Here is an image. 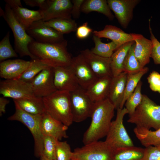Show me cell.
<instances>
[{
  "label": "cell",
  "mask_w": 160,
  "mask_h": 160,
  "mask_svg": "<svg viewBox=\"0 0 160 160\" xmlns=\"http://www.w3.org/2000/svg\"><path fill=\"white\" fill-rule=\"evenodd\" d=\"M115 109L108 98L95 103L90 117V124L83 135V142L84 145L98 141L106 136Z\"/></svg>",
  "instance_id": "cell-1"
},
{
  "label": "cell",
  "mask_w": 160,
  "mask_h": 160,
  "mask_svg": "<svg viewBox=\"0 0 160 160\" xmlns=\"http://www.w3.org/2000/svg\"><path fill=\"white\" fill-rule=\"evenodd\" d=\"M67 42L63 40L56 43H43L34 40L29 45L32 54L50 67L69 66L72 57L67 48Z\"/></svg>",
  "instance_id": "cell-2"
},
{
  "label": "cell",
  "mask_w": 160,
  "mask_h": 160,
  "mask_svg": "<svg viewBox=\"0 0 160 160\" xmlns=\"http://www.w3.org/2000/svg\"><path fill=\"white\" fill-rule=\"evenodd\" d=\"M43 99L46 113L68 127L72 124L70 92L57 90Z\"/></svg>",
  "instance_id": "cell-3"
},
{
  "label": "cell",
  "mask_w": 160,
  "mask_h": 160,
  "mask_svg": "<svg viewBox=\"0 0 160 160\" xmlns=\"http://www.w3.org/2000/svg\"><path fill=\"white\" fill-rule=\"evenodd\" d=\"M127 122L135 124L138 128L159 129L160 128V105L143 95L142 102L134 113L129 116Z\"/></svg>",
  "instance_id": "cell-4"
},
{
  "label": "cell",
  "mask_w": 160,
  "mask_h": 160,
  "mask_svg": "<svg viewBox=\"0 0 160 160\" xmlns=\"http://www.w3.org/2000/svg\"><path fill=\"white\" fill-rule=\"evenodd\" d=\"M0 9V15L6 22L13 33L15 51L20 57L28 56L32 60L37 58L31 53L28 48L29 44L34 40L17 19L10 7L6 4L4 11Z\"/></svg>",
  "instance_id": "cell-5"
},
{
  "label": "cell",
  "mask_w": 160,
  "mask_h": 160,
  "mask_svg": "<svg viewBox=\"0 0 160 160\" xmlns=\"http://www.w3.org/2000/svg\"><path fill=\"white\" fill-rule=\"evenodd\" d=\"M15 106V112L9 117L8 120L19 121L29 129L32 134L34 142V153L37 157L42 155L44 136L42 133L40 121L42 115H34L23 111L17 103L13 100Z\"/></svg>",
  "instance_id": "cell-6"
},
{
  "label": "cell",
  "mask_w": 160,
  "mask_h": 160,
  "mask_svg": "<svg viewBox=\"0 0 160 160\" xmlns=\"http://www.w3.org/2000/svg\"><path fill=\"white\" fill-rule=\"evenodd\" d=\"M124 107L117 109L115 119L112 121L105 141L113 150L134 146L123 124L124 116L128 114Z\"/></svg>",
  "instance_id": "cell-7"
},
{
  "label": "cell",
  "mask_w": 160,
  "mask_h": 160,
  "mask_svg": "<svg viewBox=\"0 0 160 160\" xmlns=\"http://www.w3.org/2000/svg\"><path fill=\"white\" fill-rule=\"evenodd\" d=\"M114 151L105 141H95L75 149L72 159L112 160Z\"/></svg>",
  "instance_id": "cell-8"
},
{
  "label": "cell",
  "mask_w": 160,
  "mask_h": 160,
  "mask_svg": "<svg viewBox=\"0 0 160 160\" xmlns=\"http://www.w3.org/2000/svg\"><path fill=\"white\" fill-rule=\"evenodd\" d=\"M73 122H80L90 117L95 104L80 87L70 92Z\"/></svg>",
  "instance_id": "cell-9"
},
{
  "label": "cell",
  "mask_w": 160,
  "mask_h": 160,
  "mask_svg": "<svg viewBox=\"0 0 160 160\" xmlns=\"http://www.w3.org/2000/svg\"><path fill=\"white\" fill-rule=\"evenodd\" d=\"M0 94L13 100L31 98L36 97L31 83L20 79H5L0 81Z\"/></svg>",
  "instance_id": "cell-10"
},
{
  "label": "cell",
  "mask_w": 160,
  "mask_h": 160,
  "mask_svg": "<svg viewBox=\"0 0 160 160\" xmlns=\"http://www.w3.org/2000/svg\"><path fill=\"white\" fill-rule=\"evenodd\" d=\"M72 3L70 0H45L39 8L44 22L56 18H71Z\"/></svg>",
  "instance_id": "cell-11"
},
{
  "label": "cell",
  "mask_w": 160,
  "mask_h": 160,
  "mask_svg": "<svg viewBox=\"0 0 160 160\" xmlns=\"http://www.w3.org/2000/svg\"><path fill=\"white\" fill-rule=\"evenodd\" d=\"M26 31L35 41L39 43H56L64 39L63 34L47 25L42 20L33 23Z\"/></svg>",
  "instance_id": "cell-12"
},
{
  "label": "cell",
  "mask_w": 160,
  "mask_h": 160,
  "mask_svg": "<svg viewBox=\"0 0 160 160\" xmlns=\"http://www.w3.org/2000/svg\"><path fill=\"white\" fill-rule=\"evenodd\" d=\"M69 66L73 72L80 86L85 90L98 78L80 53L72 57Z\"/></svg>",
  "instance_id": "cell-13"
},
{
  "label": "cell",
  "mask_w": 160,
  "mask_h": 160,
  "mask_svg": "<svg viewBox=\"0 0 160 160\" xmlns=\"http://www.w3.org/2000/svg\"><path fill=\"white\" fill-rule=\"evenodd\" d=\"M53 68L49 67L39 73L31 82L34 95L37 97H46L55 92Z\"/></svg>",
  "instance_id": "cell-14"
},
{
  "label": "cell",
  "mask_w": 160,
  "mask_h": 160,
  "mask_svg": "<svg viewBox=\"0 0 160 160\" xmlns=\"http://www.w3.org/2000/svg\"><path fill=\"white\" fill-rule=\"evenodd\" d=\"M108 4L111 10L120 25L127 28L133 18V11L140 0H108Z\"/></svg>",
  "instance_id": "cell-15"
},
{
  "label": "cell",
  "mask_w": 160,
  "mask_h": 160,
  "mask_svg": "<svg viewBox=\"0 0 160 160\" xmlns=\"http://www.w3.org/2000/svg\"><path fill=\"white\" fill-rule=\"evenodd\" d=\"M54 81L57 90L73 92L80 86L70 66L53 68Z\"/></svg>",
  "instance_id": "cell-16"
},
{
  "label": "cell",
  "mask_w": 160,
  "mask_h": 160,
  "mask_svg": "<svg viewBox=\"0 0 160 160\" xmlns=\"http://www.w3.org/2000/svg\"><path fill=\"white\" fill-rule=\"evenodd\" d=\"M93 72L98 78L109 76L112 77L111 58L100 56L88 49L80 52Z\"/></svg>",
  "instance_id": "cell-17"
},
{
  "label": "cell",
  "mask_w": 160,
  "mask_h": 160,
  "mask_svg": "<svg viewBox=\"0 0 160 160\" xmlns=\"http://www.w3.org/2000/svg\"><path fill=\"white\" fill-rule=\"evenodd\" d=\"M93 35L100 38L109 39L116 45L118 49L127 42L135 41L140 34L128 33L118 27L110 25H106L102 30L95 31L92 32Z\"/></svg>",
  "instance_id": "cell-18"
},
{
  "label": "cell",
  "mask_w": 160,
  "mask_h": 160,
  "mask_svg": "<svg viewBox=\"0 0 160 160\" xmlns=\"http://www.w3.org/2000/svg\"><path fill=\"white\" fill-rule=\"evenodd\" d=\"M31 62L21 59L2 61L0 63V76L5 79H19Z\"/></svg>",
  "instance_id": "cell-19"
},
{
  "label": "cell",
  "mask_w": 160,
  "mask_h": 160,
  "mask_svg": "<svg viewBox=\"0 0 160 160\" xmlns=\"http://www.w3.org/2000/svg\"><path fill=\"white\" fill-rule=\"evenodd\" d=\"M40 127L43 136H51L59 141L68 137L66 131L68 127L46 112L42 116Z\"/></svg>",
  "instance_id": "cell-20"
},
{
  "label": "cell",
  "mask_w": 160,
  "mask_h": 160,
  "mask_svg": "<svg viewBox=\"0 0 160 160\" xmlns=\"http://www.w3.org/2000/svg\"><path fill=\"white\" fill-rule=\"evenodd\" d=\"M127 73L123 72L112 78L108 98L115 109L123 108V101L127 80Z\"/></svg>",
  "instance_id": "cell-21"
},
{
  "label": "cell",
  "mask_w": 160,
  "mask_h": 160,
  "mask_svg": "<svg viewBox=\"0 0 160 160\" xmlns=\"http://www.w3.org/2000/svg\"><path fill=\"white\" fill-rule=\"evenodd\" d=\"M112 78L109 76L98 78L85 90L87 94L94 102L108 98Z\"/></svg>",
  "instance_id": "cell-22"
},
{
  "label": "cell",
  "mask_w": 160,
  "mask_h": 160,
  "mask_svg": "<svg viewBox=\"0 0 160 160\" xmlns=\"http://www.w3.org/2000/svg\"><path fill=\"white\" fill-rule=\"evenodd\" d=\"M135 41L134 54L142 67L144 68L150 62L153 47L152 42L140 34Z\"/></svg>",
  "instance_id": "cell-23"
},
{
  "label": "cell",
  "mask_w": 160,
  "mask_h": 160,
  "mask_svg": "<svg viewBox=\"0 0 160 160\" xmlns=\"http://www.w3.org/2000/svg\"><path fill=\"white\" fill-rule=\"evenodd\" d=\"M10 7L17 19L26 30L33 23L42 19L39 9L32 10L19 6Z\"/></svg>",
  "instance_id": "cell-24"
},
{
  "label": "cell",
  "mask_w": 160,
  "mask_h": 160,
  "mask_svg": "<svg viewBox=\"0 0 160 160\" xmlns=\"http://www.w3.org/2000/svg\"><path fill=\"white\" fill-rule=\"evenodd\" d=\"M135 41L124 44L118 48L111 57V66L112 77L123 72V64L127 54Z\"/></svg>",
  "instance_id": "cell-25"
},
{
  "label": "cell",
  "mask_w": 160,
  "mask_h": 160,
  "mask_svg": "<svg viewBox=\"0 0 160 160\" xmlns=\"http://www.w3.org/2000/svg\"><path fill=\"white\" fill-rule=\"evenodd\" d=\"M106 0H86L82 4L81 11L85 13L96 12L103 14L110 20H113L114 16Z\"/></svg>",
  "instance_id": "cell-26"
},
{
  "label": "cell",
  "mask_w": 160,
  "mask_h": 160,
  "mask_svg": "<svg viewBox=\"0 0 160 160\" xmlns=\"http://www.w3.org/2000/svg\"><path fill=\"white\" fill-rule=\"evenodd\" d=\"M15 100L23 111L34 115H42L46 112L43 98L35 97Z\"/></svg>",
  "instance_id": "cell-27"
},
{
  "label": "cell",
  "mask_w": 160,
  "mask_h": 160,
  "mask_svg": "<svg viewBox=\"0 0 160 160\" xmlns=\"http://www.w3.org/2000/svg\"><path fill=\"white\" fill-rule=\"evenodd\" d=\"M133 131L141 144L145 147L160 145V128L152 131L135 127Z\"/></svg>",
  "instance_id": "cell-28"
},
{
  "label": "cell",
  "mask_w": 160,
  "mask_h": 160,
  "mask_svg": "<svg viewBox=\"0 0 160 160\" xmlns=\"http://www.w3.org/2000/svg\"><path fill=\"white\" fill-rule=\"evenodd\" d=\"M145 148L135 146L123 147L114 150L112 160H143Z\"/></svg>",
  "instance_id": "cell-29"
},
{
  "label": "cell",
  "mask_w": 160,
  "mask_h": 160,
  "mask_svg": "<svg viewBox=\"0 0 160 160\" xmlns=\"http://www.w3.org/2000/svg\"><path fill=\"white\" fill-rule=\"evenodd\" d=\"M44 23L63 35L76 31L78 27L76 22L71 18H56Z\"/></svg>",
  "instance_id": "cell-30"
},
{
  "label": "cell",
  "mask_w": 160,
  "mask_h": 160,
  "mask_svg": "<svg viewBox=\"0 0 160 160\" xmlns=\"http://www.w3.org/2000/svg\"><path fill=\"white\" fill-rule=\"evenodd\" d=\"M93 39L95 47L91 49L94 54L103 57L111 58L117 49L116 44L112 41L107 43L103 42L100 38L93 35Z\"/></svg>",
  "instance_id": "cell-31"
},
{
  "label": "cell",
  "mask_w": 160,
  "mask_h": 160,
  "mask_svg": "<svg viewBox=\"0 0 160 160\" xmlns=\"http://www.w3.org/2000/svg\"><path fill=\"white\" fill-rule=\"evenodd\" d=\"M148 70V67H145L139 71L127 73L125 93L122 103L123 108L128 97L134 92L142 77Z\"/></svg>",
  "instance_id": "cell-32"
},
{
  "label": "cell",
  "mask_w": 160,
  "mask_h": 160,
  "mask_svg": "<svg viewBox=\"0 0 160 160\" xmlns=\"http://www.w3.org/2000/svg\"><path fill=\"white\" fill-rule=\"evenodd\" d=\"M50 67L46 62L39 59L31 60V64L19 79L31 83L41 71Z\"/></svg>",
  "instance_id": "cell-33"
},
{
  "label": "cell",
  "mask_w": 160,
  "mask_h": 160,
  "mask_svg": "<svg viewBox=\"0 0 160 160\" xmlns=\"http://www.w3.org/2000/svg\"><path fill=\"white\" fill-rule=\"evenodd\" d=\"M142 82L140 81L134 92L127 99L124 105L129 116L132 114L137 108L140 104L143 96L141 92Z\"/></svg>",
  "instance_id": "cell-34"
},
{
  "label": "cell",
  "mask_w": 160,
  "mask_h": 160,
  "mask_svg": "<svg viewBox=\"0 0 160 160\" xmlns=\"http://www.w3.org/2000/svg\"><path fill=\"white\" fill-rule=\"evenodd\" d=\"M135 42L129 49L125 58L123 65V72L127 73L139 71L142 68L134 53Z\"/></svg>",
  "instance_id": "cell-35"
},
{
  "label": "cell",
  "mask_w": 160,
  "mask_h": 160,
  "mask_svg": "<svg viewBox=\"0 0 160 160\" xmlns=\"http://www.w3.org/2000/svg\"><path fill=\"white\" fill-rule=\"evenodd\" d=\"M9 37L10 32L9 31L0 42V62L10 58L18 57L17 53L11 45Z\"/></svg>",
  "instance_id": "cell-36"
},
{
  "label": "cell",
  "mask_w": 160,
  "mask_h": 160,
  "mask_svg": "<svg viewBox=\"0 0 160 160\" xmlns=\"http://www.w3.org/2000/svg\"><path fill=\"white\" fill-rule=\"evenodd\" d=\"M58 140L55 138L51 136H44L42 155L49 159L56 160V148Z\"/></svg>",
  "instance_id": "cell-37"
},
{
  "label": "cell",
  "mask_w": 160,
  "mask_h": 160,
  "mask_svg": "<svg viewBox=\"0 0 160 160\" xmlns=\"http://www.w3.org/2000/svg\"><path fill=\"white\" fill-rule=\"evenodd\" d=\"M73 155V152L66 141H58L55 151L56 160H71Z\"/></svg>",
  "instance_id": "cell-38"
},
{
  "label": "cell",
  "mask_w": 160,
  "mask_h": 160,
  "mask_svg": "<svg viewBox=\"0 0 160 160\" xmlns=\"http://www.w3.org/2000/svg\"><path fill=\"white\" fill-rule=\"evenodd\" d=\"M149 30L150 33V39L153 45L151 57L153 60L155 64H160V42L153 34L149 20Z\"/></svg>",
  "instance_id": "cell-39"
},
{
  "label": "cell",
  "mask_w": 160,
  "mask_h": 160,
  "mask_svg": "<svg viewBox=\"0 0 160 160\" xmlns=\"http://www.w3.org/2000/svg\"><path fill=\"white\" fill-rule=\"evenodd\" d=\"M147 79L150 89L160 93V74L153 71L150 73Z\"/></svg>",
  "instance_id": "cell-40"
},
{
  "label": "cell",
  "mask_w": 160,
  "mask_h": 160,
  "mask_svg": "<svg viewBox=\"0 0 160 160\" xmlns=\"http://www.w3.org/2000/svg\"><path fill=\"white\" fill-rule=\"evenodd\" d=\"M143 160H160V145L145 147Z\"/></svg>",
  "instance_id": "cell-41"
},
{
  "label": "cell",
  "mask_w": 160,
  "mask_h": 160,
  "mask_svg": "<svg viewBox=\"0 0 160 160\" xmlns=\"http://www.w3.org/2000/svg\"><path fill=\"white\" fill-rule=\"evenodd\" d=\"M77 37L79 39H84L88 37L92 32V30L88 25L87 22L83 23L78 27L76 31Z\"/></svg>",
  "instance_id": "cell-42"
},
{
  "label": "cell",
  "mask_w": 160,
  "mask_h": 160,
  "mask_svg": "<svg viewBox=\"0 0 160 160\" xmlns=\"http://www.w3.org/2000/svg\"><path fill=\"white\" fill-rule=\"evenodd\" d=\"M84 0H73L71 1L72 6L71 10V15L73 18H79L81 12V9Z\"/></svg>",
  "instance_id": "cell-43"
},
{
  "label": "cell",
  "mask_w": 160,
  "mask_h": 160,
  "mask_svg": "<svg viewBox=\"0 0 160 160\" xmlns=\"http://www.w3.org/2000/svg\"><path fill=\"white\" fill-rule=\"evenodd\" d=\"M23 1L28 6L31 7H39L40 8L42 7L45 0H24Z\"/></svg>",
  "instance_id": "cell-44"
},
{
  "label": "cell",
  "mask_w": 160,
  "mask_h": 160,
  "mask_svg": "<svg viewBox=\"0 0 160 160\" xmlns=\"http://www.w3.org/2000/svg\"><path fill=\"white\" fill-rule=\"evenodd\" d=\"M9 101L4 97H0V116H1L6 111V107L8 104Z\"/></svg>",
  "instance_id": "cell-45"
},
{
  "label": "cell",
  "mask_w": 160,
  "mask_h": 160,
  "mask_svg": "<svg viewBox=\"0 0 160 160\" xmlns=\"http://www.w3.org/2000/svg\"><path fill=\"white\" fill-rule=\"evenodd\" d=\"M4 1L6 4H8L10 7L18 6H23L20 0H5Z\"/></svg>",
  "instance_id": "cell-46"
},
{
  "label": "cell",
  "mask_w": 160,
  "mask_h": 160,
  "mask_svg": "<svg viewBox=\"0 0 160 160\" xmlns=\"http://www.w3.org/2000/svg\"><path fill=\"white\" fill-rule=\"evenodd\" d=\"M40 157L41 160H52L47 158L43 155H42Z\"/></svg>",
  "instance_id": "cell-47"
},
{
  "label": "cell",
  "mask_w": 160,
  "mask_h": 160,
  "mask_svg": "<svg viewBox=\"0 0 160 160\" xmlns=\"http://www.w3.org/2000/svg\"><path fill=\"white\" fill-rule=\"evenodd\" d=\"M73 160V159H72V160Z\"/></svg>",
  "instance_id": "cell-48"
}]
</instances>
